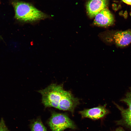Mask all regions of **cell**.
<instances>
[{
    "label": "cell",
    "instance_id": "cell-11",
    "mask_svg": "<svg viewBox=\"0 0 131 131\" xmlns=\"http://www.w3.org/2000/svg\"><path fill=\"white\" fill-rule=\"evenodd\" d=\"M130 91L127 93L125 98L121 101L126 103L129 106L128 109L131 111V88H130Z\"/></svg>",
    "mask_w": 131,
    "mask_h": 131
},
{
    "label": "cell",
    "instance_id": "cell-3",
    "mask_svg": "<svg viewBox=\"0 0 131 131\" xmlns=\"http://www.w3.org/2000/svg\"><path fill=\"white\" fill-rule=\"evenodd\" d=\"M49 124L52 131H63L67 128L74 129L73 121L66 115L53 113L49 120Z\"/></svg>",
    "mask_w": 131,
    "mask_h": 131
},
{
    "label": "cell",
    "instance_id": "cell-2",
    "mask_svg": "<svg viewBox=\"0 0 131 131\" xmlns=\"http://www.w3.org/2000/svg\"><path fill=\"white\" fill-rule=\"evenodd\" d=\"M64 90L62 84L53 83L38 92L42 95V103L45 107L58 108Z\"/></svg>",
    "mask_w": 131,
    "mask_h": 131
},
{
    "label": "cell",
    "instance_id": "cell-1",
    "mask_svg": "<svg viewBox=\"0 0 131 131\" xmlns=\"http://www.w3.org/2000/svg\"><path fill=\"white\" fill-rule=\"evenodd\" d=\"M12 4L15 11V17L21 22L31 23L48 18V15L39 10L32 4L15 0Z\"/></svg>",
    "mask_w": 131,
    "mask_h": 131
},
{
    "label": "cell",
    "instance_id": "cell-5",
    "mask_svg": "<svg viewBox=\"0 0 131 131\" xmlns=\"http://www.w3.org/2000/svg\"><path fill=\"white\" fill-rule=\"evenodd\" d=\"M114 21L113 15L106 7L95 16L93 24L98 26L106 27L114 24Z\"/></svg>",
    "mask_w": 131,
    "mask_h": 131
},
{
    "label": "cell",
    "instance_id": "cell-13",
    "mask_svg": "<svg viewBox=\"0 0 131 131\" xmlns=\"http://www.w3.org/2000/svg\"><path fill=\"white\" fill-rule=\"evenodd\" d=\"M122 1L126 4L131 5V0H122Z\"/></svg>",
    "mask_w": 131,
    "mask_h": 131
},
{
    "label": "cell",
    "instance_id": "cell-6",
    "mask_svg": "<svg viewBox=\"0 0 131 131\" xmlns=\"http://www.w3.org/2000/svg\"><path fill=\"white\" fill-rule=\"evenodd\" d=\"M112 41L117 46L124 47L131 42V30L115 31L111 36Z\"/></svg>",
    "mask_w": 131,
    "mask_h": 131
},
{
    "label": "cell",
    "instance_id": "cell-4",
    "mask_svg": "<svg viewBox=\"0 0 131 131\" xmlns=\"http://www.w3.org/2000/svg\"><path fill=\"white\" fill-rule=\"evenodd\" d=\"M79 100L78 98L74 97L70 92L64 90L59 103L58 109L73 112L75 107L79 104Z\"/></svg>",
    "mask_w": 131,
    "mask_h": 131
},
{
    "label": "cell",
    "instance_id": "cell-8",
    "mask_svg": "<svg viewBox=\"0 0 131 131\" xmlns=\"http://www.w3.org/2000/svg\"><path fill=\"white\" fill-rule=\"evenodd\" d=\"M109 113L104 106H99L90 109H85L79 112L83 117L97 119L104 117Z\"/></svg>",
    "mask_w": 131,
    "mask_h": 131
},
{
    "label": "cell",
    "instance_id": "cell-12",
    "mask_svg": "<svg viewBox=\"0 0 131 131\" xmlns=\"http://www.w3.org/2000/svg\"><path fill=\"white\" fill-rule=\"evenodd\" d=\"M0 131H9L3 118L0 121Z\"/></svg>",
    "mask_w": 131,
    "mask_h": 131
},
{
    "label": "cell",
    "instance_id": "cell-7",
    "mask_svg": "<svg viewBox=\"0 0 131 131\" xmlns=\"http://www.w3.org/2000/svg\"><path fill=\"white\" fill-rule=\"evenodd\" d=\"M107 0H89L86 4L87 14L93 18L101 10L106 8Z\"/></svg>",
    "mask_w": 131,
    "mask_h": 131
},
{
    "label": "cell",
    "instance_id": "cell-10",
    "mask_svg": "<svg viewBox=\"0 0 131 131\" xmlns=\"http://www.w3.org/2000/svg\"><path fill=\"white\" fill-rule=\"evenodd\" d=\"M31 131H47L42 122L39 120L35 121L32 123Z\"/></svg>",
    "mask_w": 131,
    "mask_h": 131
},
{
    "label": "cell",
    "instance_id": "cell-14",
    "mask_svg": "<svg viewBox=\"0 0 131 131\" xmlns=\"http://www.w3.org/2000/svg\"><path fill=\"white\" fill-rule=\"evenodd\" d=\"M115 131H125L122 128L119 127L116 129Z\"/></svg>",
    "mask_w": 131,
    "mask_h": 131
},
{
    "label": "cell",
    "instance_id": "cell-9",
    "mask_svg": "<svg viewBox=\"0 0 131 131\" xmlns=\"http://www.w3.org/2000/svg\"><path fill=\"white\" fill-rule=\"evenodd\" d=\"M117 107L120 111L122 118L117 121V124L124 125L131 129V111L128 109H125L115 104Z\"/></svg>",
    "mask_w": 131,
    "mask_h": 131
}]
</instances>
